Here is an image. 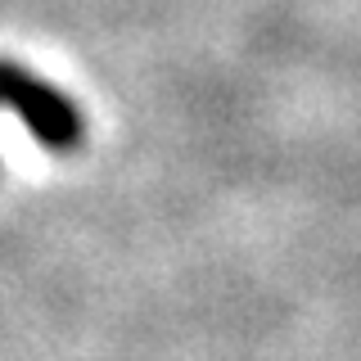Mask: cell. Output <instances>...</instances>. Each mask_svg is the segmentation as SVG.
<instances>
[{"label": "cell", "mask_w": 361, "mask_h": 361, "mask_svg": "<svg viewBox=\"0 0 361 361\" xmlns=\"http://www.w3.org/2000/svg\"><path fill=\"white\" fill-rule=\"evenodd\" d=\"M0 109H14L50 149H73L82 140V118L59 90L23 73L18 63H0Z\"/></svg>", "instance_id": "cell-1"}]
</instances>
